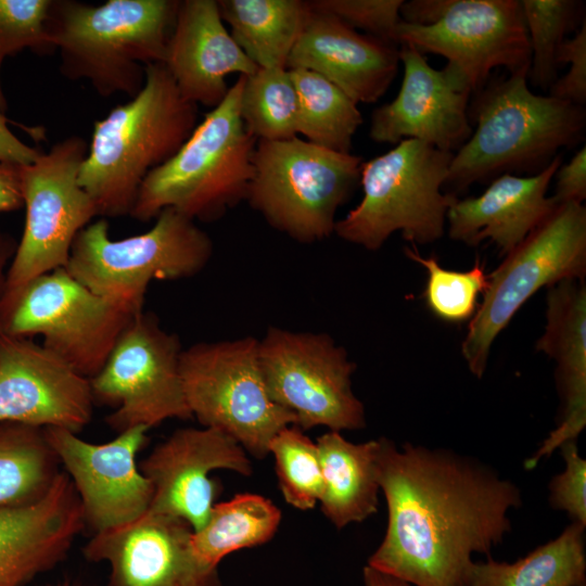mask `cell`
<instances>
[{"instance_id":"cell-1","label":"cell","mask_w":586,"mask_h":586,"mask_svg":"<svg viewBox=\"0 0 586 586\" xmlns=\"http://www.w3.org/2000/svg\"><path fill=\"white\" fill-rule=\"evenodd\" d=\"M377 464L387 526L367 565L412 586H468L472 556L511 531L520 489L476 460L384 437Z\"/></svg>"},{"instance_id":"cell-2","label":"cell","mask_w":586,"mask_h":586,"mask_svg":"<svg viewBox=\"0 0 586 586\" xmlns=\"http://www.w3.org/2000/svg\"><path fill=\"white\" fill-rule=\"evenodd\" d=\"M468 115L475 129L453 154L444 184L455 192L504 174L539 173L582 142L586 128L584 106L534 93L523 73L484 85Z\"/></svg>"},{"instance_id":"cell-3","label":"cell","mask_w":586,"mask_h":586,"mask_svg":"<svg viewBox=\"0 0 586 586\" xmlns=\"http://www.w3.org/2000/svg\"><path fill=\"white\" fill-rule=\"evenodd\" d=\"M196 125V104L180 94L165 65H146L139 93L93 125L78 183L98 215H130L144 178L177 153Z\"/></svg>"},{"instance_id":"cell-4","label":"cell","mask_w":586,"mask_h":586,"mask_svg":"<svg viewBox=\"0 0 586 586\" xmlns=\"http://www.w3.org/2000/svg\"><path fill=\"white\" fill-rule=\"evenodd\" d=\"M179 1L107 0L92 5L51 0L47 31L60 52V72L85 79L101 97L130 99L145 81V66L163 63Z\"/></svg>"},{"instance_id":"cell-5","label":"cell","mask_w":586,"mask_h":586,"mask_svg":"<svg viewBox=\"0 0 586 586\" xmlns=\"http://www.w3.org/2000/svg\"><path fill=\"white\" fill-rule=\"evenodd\" d=\"M243 77L198 124L177 153L144 178L130 216L140 221L171 207L214 221L246 199L257 140L240 115Z\"/></svg>"},{"instance_id":"cell-6","label":"cell","mask_w":586,"mask_h":586,"mask_svg":"<svg viewBox=\"0 0 586 586\" xmlns=\"http://www.w3.org/2000/svg\"><path fill=\"white\" fill-rule=\"evenodd\" d=\"M453 154L406 139L362 161V198L336 220L334 233L369 251L379 250L395 232L413 245L440 240L448 208L457 199L443 192Z\"/></svg>"},{"instance_id":"cell-7","label":"cell","mask_w":586,"mask_h":586,"mask_svg":"<svg viewBox=\"0 0 586 586\" xmlns=\"http://www.w3.org/2000/svg\"><path fill=\"white\" fill-rule=\"evenodd\" d=\"M146 232L113 240L101 218L79 231L66 271L115 306L143 310L152 280H178L198 275L209 262L213 242L194 220L164 208Z\"/></svg>"},{"instance_id":"cell-8","label":"cell","mask_w":586,"mask_h":586,"mask_svg":"<svg viewBox=\"0 0 586 586\" xmlns=\"http://www.w3.org/2000/svg\"><path fill=\"white\" fill-rule=\"evenodd\" d=\"M246 201L266 221L301 243L334 232L335 214L360 179L362 158L298 136L257 141Z\"/></svg>"},{"instance_id":"cell-9","label":"cell","mask_w":586,"mask_h":586,"mask_svg":"<svg viewBox=\"0 0 586 586\" xmlns=\"http://www.w3.org/2000/svg\"><path fill=\"white\" fill-rule=\"evenodd\" d=\"M180 374L192 417L231 436L255 458L269 455L272 437L296 424L294 415L269 396L253 336L182 349Z\"/></svg>"},{"instance_id":"cell-10","label":"cell","mask_w":586,"mask_h":586,"mask_svg":"<svg viewBox=\"0 0 586 586\" xmlns=\"http://www.w3.org/2000/svg\"><path fill=\"white\" fill-rule=\"evenodd\" d=\"M586 207L558 204L555 211L502 263L487 275L483 301L461 344L469 370L482 378L497 335L521 306L543 286L585 279Z\"/></svg>"},{"instance_id":"cell-11","label":"cell","mask_w":586,"mask_h":586,"mask_svg":"<svg viewBox=\"0 0 586 586\" xmlns=\"http://www.w3.org/2000/svg\"><path fill=\"white\" fill-rule=\"evenodd\" d=\"M130 314L59 268L3 293L0 333L31 339L87 379L105 364Z\"/></svg>"},{"instance_id":"cell-12","label":"cell","mask_w":586,"mask_h":586,"mask_svg":"<svg viewBox=\"0 0 586 586\" xmlns=\"http://www.w3.org/2000/svg\"><path fill=\"white\" fill-rule=\"evenodd\" d=\"M88 143L69 136L21 168L25 226L10 264L4 293L34 278L64 268L75 238L98 216L79 186Z\"/></svg>"},{"instance_id":"cell-13","label":"cell","mask_w":586,"mask_h":586,"mask_svg":"<svg viewBox=\"0 0 586 586\" xmlns=\"http://www.w3.org/2000/svg\"><path fill=\"white\" fill-rule=\"evenodd\" d=\"M258 346L269 396L294 415L301 430L366 425L364 404L352 390L355 364L330 335L271 327Z\"/></svg>"},{"instance_id":"cell-14","label":"cell","mask_w":586,"mask_h":586,"mask_svg":"<svg viewBox=\"0 0 586 586\" xmlns=\"http://www.w3.org/2000/svg\"><path fill=\"white\" fill-rule=\"evenodd\" d=\"M431 22L403 21L394 33L397 46L444 56V67L471 93L493 69L528 74L531 49L520 0H436Z\"/></svg>"},{"instance_id":"cell-15","label":"cell","mask_w":586,"mask_h":586,"mask_svg":"<svg viewBox=\"0 0 586 586\" xmlns=\"http://www.w3.org/2000/svg\"><path fill=\"white\" fill-rule=\"evenodd\" d=\"M178 335L164 330L152 313L135 314L101 370L89 379L95 402L115 410L106 418L118 433L149 430L167 419L192 417L181 374Z\"/></svg>"},{"instance_id":"cell-16","label":"cell","mask_w":586,"mask_h":586,"mask_svg":"<svg viewBox=\"0 0 586 586\" xmlns=\"http://www.w3.org/2000/svg\"><path fill=\"white\" fill-rule=\"evenodd\" d=\"M148 431L136 426L110 442L93 444L66 429H44L77 493L85 523L95 533L130 523L149 510L153 487L137 466Z\"/></svg>"},{"instance_id":"cell-17","label":"cell","mask_w":586,"mask_h":586,"mask_svg":"<svg viewBox=\"0 0 586 586\" xmlns=\"http://www.w3.org/2000/svg\"><path fill=\"white\" fill-rule=\"evenodd\" d=\"M93 405L89 379L42 344L0 333V422L78 433Z\"/></svg>"},{"instance_id":"cell-18","label":"cell","mask_w":586,"mask_h":586,"mask_svg":"<svg viewBox=\"0 0 586 586\" xmlns=\"http://www.w3.org/2000/svg\"><path fill=\"white\" fill-rule=\"evenodd\" d=\"M182 519L146 511L139 519L98 532L84 548L93 562H107L109 586H222L217 566L192 547Z\"/></svg>"},{"instance_id":"cell-19","label":"cell","mask_w":586,"mask_h":586,"mask_svg":"<svg viewBox=\"0 0 586 586\" xmlns=\"http://www.w3.org/2000/svg\"><path fill=\"white\" fill-rule=\"evenodd\" d=\"M139 468L153 487L148 511L182 519L193 532L204 526L218 495L211 472L224 469L250 476L253 470L235 440L204 426L175 431Z\"/></svg>"},{"instance_id":"cell-20","label":"cell","mask_w":586,"mask_h":586,"mask_svg":"<svg viewBox=\"0 0 586 586\" xmlns=\"http://www.w3.org/2000/svg\"><path fill=\"white\" fill-rule=\"evenodd\" d=\"M398 47L402 86L393 101L371 113L369 137L395 145L415 139L455 153L473 130L468 115L471 92L445 68H433L411 46Z\"/></svg>"},{"instance_id":"cell-21","label":"cell","mask_w":586,"mask_h":586,"mask_svg":"<svg viewBox=\"0 0 586 586\" xmlns=\"http://www.w3.org/2000/svg\"><path fill=\"white\" fill-rule=\"evenodd\" d=\"M77 493L59 472L38 499L0 506V586H25L64 559L85 526Z\"/></svg>"},{"instance_id":"cell-22","label":"cell","mask_w":586,"mask_h":586,"mask_svg":"<svg viewBox=\"0 0 586 586\" xmlns=\"http://www.w3.org/2000/svg\"><path fill=\"white\" fill-rule=\"evenodd\" d=\"M399 63L397 44L361 35L332 15L311 8L286 68L315 72L356 104H369L386 92Z\"/></svg>"},{"instance_id":"cell-23","label":"cell","mask_w":586,"mask_h":586,"mask_svg":"<svg viewBox=\"0 0 586 586\" xmlns=\"http://www.w3.org/2000/svg\"><path fill=\"white\" fill-rule=\"evenodd\" d=\"M163 64L187 101L212 109L228 93L229 75L258 68L225 27L215 0L179 1Z\"/></svg>"},{"instance_id":"cell-24","label":"cell","mask_w":586,"mask_h":586,"mask_svg":"<svg viewBox=\"0 0 586 586\" xmlns=\"http://www.w3.org/2000/svg\"><path fill=\"white\" fill-rule=\"evenodd\" d=\"M561 164L559 154L539 173L504 174L493 179L482 194L457 198L446 215L449 238L470 246L489 240L501 255H507L557 207L547 191Z\"/></svg>"},{"instance_id":"cell-25","label":"cell","mask_w":586,"mask_h":586,"mask_svg":"<svg viewBox=\"0 0 586 586\" xmlns=\"http://www.w3.org/2000/svg\"><path fill=\"white\" fill-rule=\"evenodd\" d=\"M536 348L556 361L563 410L558 426L526 459L531 470L564 443L576 441L586 425V284L568 279L548 288L546 326Z\"/></svg>"},{"instance_id":"cell-26","label":"cell","mask_w":586,"mask_h":586,"mask_svg":"<svg viewBox=\"0 0 586 586\" xmlns=\"http://www.w3.org/2000/svg\"><path fill=\"white\" fill-rule=\"evenodd\" d=\"M322 471L319 499L326 518L336 527L362 522L378 509L379 440L355 444L330 431L317 442Z\"/></svg>"},{"instance_id":"cell-27","label":"cell","mask_w":586,"mask_h":586,"mask_svg":"<svg viewBox=\"0 0 586 586\" xmlns=\"http://www.w3.org/2000/svg\"><path fill=\"white\" fill-rule=\"evenodd\" d=\"M230 35L258 67L286 68L288 60L311 14L309 1L219 0Z\"/></svg>"},{"instance_id":"cell-28","label":"cell","mask_w":586,"mask_h":586,"mask_svg":"<svg viewBox=\"0 0 586 586\" xmlns=\"http://www.w3.org/2000/svg\"><path fill=\"white\" fill-rule=\"evenodd\" d=\"M585 527L572 521L558 537L511 563L491 556L473 562L468 586H584Z\"/></svg>"},{"instance_id":"cell-29","label":"cell","mask_w":586,"mask_h":586,"mask_svg":"<svg viewBox=\"0 0 586 586\" xmlns=\"http://www.w3.org/2000/svg\"><path fill=\"white\" fill-rule=\"evenodd\" d=\"M281 510L257 494H239L215 504L204 526L193 532V550L205 563L218 566L226 556L269 542L278 531Z\"/></svg>"},{"instance_id":"cell-30","label":"cell","mask_w":586,"mask_h":586,"mask_svg":"<svg viewBox=\"0 0 586 586\" xmlns=\"http://www.w3.org/2000/svg\"><path fill=\"white\" fill-rule=\"evenodd\" d=\"M289 71L297 94V135L319 146L351 153L353 137L362 124L358 104L315 72Z\"/></svg>"},{"instance_id":"cell-31","label":"cell","mask_w":586,"mask_h":586,"mask_svg":"<svg viewBox=\"0 0 586 586\" xmlns=\"http://www.w3.org/2000/svg\"><path fill=\"white\" fill-rule=\"evenodd\" d=\"M59 463L44 429L0 422V506L40 498L58 475Z\"/></svg>"},{"instance_id":"cell-32","label":"cell","mask_w":586,"mask_h":586,"mask_svg":"<svg viewBox=\"0 0 586 586\" xmlns=\"http://www.w3.org/2000/svg\"><path fill=\"white\" fill-rule=\"evenodd\" d=\"M240 115L257 141H280L297 136V94L290 71L258 67L243 77Z\"/></svg>"},{"instance_id":"cell-33","label":"cell","mask_w":586,"mask_h":586,"mask_svg":"<svg viewBox=\"0 0 586 586\" xmlns=\"http://www.w3.org/2000/svg\"><path fill=\"white\" fill-rule=\"evenodd\" d=\"M531 49L527 79L534 87L549 90L558 78L557 54L566 36L585 20L581 0H521Z\"/></svg>"},{"instance_id":"cell-34","label":"cell","mask_w":586,"mask_h":586,"mask_svg":"<svg viewBox=\"0 0 586 586\" xmlns=\"http://www.w3.org/2000/svg\"><path fill=\"white\" fill-rule=\"evenodd\" d=\"M268 451L273 456L279 487L285 501L298 510L313 509L323 487L317 444L292 424L272 437Z\"/></svg>"},{"instance_id":"cell-35","label":"cell","mask_w":586,"mask_h":586,"mask_svg":"<svg viewBox=\"0 0 586 586\" xmlns=\"http://www.w3.org/2000/svg\"><path fill=\"white\" fill-rule=\"evenodd\" d=\"M405 254L426 269L424 298L436 317L461 322L474 316L477 297L487 286V275L479 259L470 270L455 271L441 267L435 256H421L413 244L405 247Z\"/></svg>"},{"instance_id":"cell-36","label":"cell","mask_w":586,"mask_h":586,"mask_svg":"<svg viewBox=\"0 0 586 586\" xmlns=\"http://www.w3.org/2000/svg\"><path fill=\"white\" fill-rule=\"evenodd\" d=\"M51 0H0V111L8 104L1 82V68L7 56L29 49L50 54L55 48L47 31Z\"/></svg>"},{"instance_id":"cell-37","label":"cell","mask_w":586,"mask_h":586,"mask_svg":"<svg viewBox=\"0 0 586 586\" xmlns=\"http://www.w3.org/2000/svg\"><path fill=\"white\" fill-rule=\"evenodd\" d=\"M404 0H314L310 7L318 12L337 18L353 29H361L368 36L393 42L394 33L402 21ZM396 44V43H395Z\"/></svg>"},{"instance_id":"cell-38","label":"cell","mask_w":586,"mask_h":586,"mask_svg":"<svg viewBox=\"0 0 586 586\" xmlns=\"http://www.w3.org/2000/svg\"><path fill=\"white\" fill-rule=\"evenodd\" d=\"M560 449L565 468L549 483V501L573 522L586 526V460L581 457L576 441L564 443Z\"/></svg>"},{"instance_id":"cell-39","label":"cell","mask_w":586,"mask_h":586,"mask_svg":"<svg viewBox=\"0 0 586 586\" xmlns=\"http://www.w3.org/2000/svg\"><path fill=\"white\" fill-rule=\"evenodd\" d=\"M559 67L570 64L565 75L549 88V95L584 106L586 102V21L571 38H566L557 54Z\"/></svg>"},{"instance_id":"cell-40","label":"cell","mask_w":586,"mask_h":586,"mask_svg":"<svg viewBox=\"0 0 586 586\" xmlns=\"http://www.w3.org/2000/svg\"><path fill=\"white\" fill-rule=\"evenodd\" d=\"M555 177L557 204L579 203L586 199V146L583 145L564 165H560Z\"/></svg>"},{"instance_id":"cell-41","label":"cell","mask_w":586,"mask_h":586,"mask_svg":"<svg viewBox=\"0 0 586 586\" xmlns=\"http://www.w3.org/2000/svg\"><path fill=\"white\" fill-rule=\"evenodd\" d=\"M41 151L21 141L9 128L8 119L0 111V163L28 165Z\"/></svg>"},{"instance_id":"cell-42","label":"cell","mask_w":586,"mask_h":586,"mask_svg":"<svg viewBox=\"0 0 586 586\" xmlns=\"http://www.w3.org/2000/svg\"><path fill=\"white\" fill-rule=\"evenodd\" d=\"M22 166L0 163V214L14 212L23 206Z\"/></svg>"},{"instance_id":"cell-43","label":"cell","mask_w":586,"mask_h":586,"mask_svg":"<svg viewBox=\"0 0 586 586\" xmlns=\"http://www.w3.org/2000/svg\"><path fill=\"white\" fill-rule=\"evenodd\" d=\"M16 247L17 241L14 237L0 227V301L5 290L8 270Z\"/></svg>"},{"instance_id":"cell-44","label":"cell","mask_w":586,"mask_h":586,"mask_svg":"<svg viewBox=\"0 0 586 586\" xmlns=\"http://www.w3.org/2000/svg\"><path fill=\"white\" fill-rule=\"evenodd\" d=\"M365 586H412L409 583L366 565L362 570Z\"/></svg>"},{"instance_id":"cell-45","label":"cell","mask_w":586,"mask_h":586,"mask_svg":"<svg viewBox=\"0 0 586 586\" xmlns=\"http://www.w3.org/2000/svg\"><path fill=\"white\" fill-rule=\"evenodd\" d=\"M584 586H586V585H584Z\"/></svg>"}]
</instances>
